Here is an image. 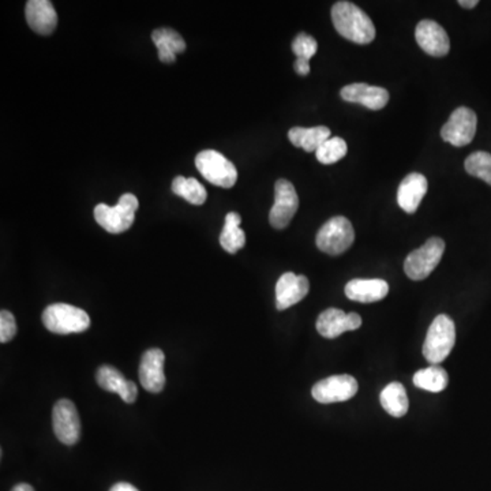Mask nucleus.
Instances as JSON below:
<instances>
[{"instance_id":"c85d7f7f","label":"nucleus","mask_w":491,"mask_h":491,"mask_svg":"<svg viewBox=\"0 0 491 491\" xmlns=\"http://www.w3.org/2000/svg\"><path fill=\"white\" fill-rule=\"evenodd\" d=\"M318 43L314 37L300 33L292 43V52L297 55V59L310 60L317 53Z\"/></svg>"},{"instance_id":"6ab92c4d","label":"nucleus","mask_w":491,"mask_h":491,"mask_svg":"<svg viewBox=\"0 0 491 491\" xmlns=\"http://www.w3.org/2000/svg\"><path fill=\"white\" fill-rule=\"evenodd\" d=\"M427 188H429V183H427L424 175L418 174V172L407 175L403 182L399 186V206H400L404 212L409 213V215L416 212L422 200L426 195Z\"/></svg>"},{"instance_id":"dca6fc26","label":"nucleus","mask_w":491,"mask_h":491,"mask_svg":"<svg viewBox=\"0 0 491 491\" xmlns=\"http://www.w3.org/2000/svg\"><path fill=\"white\" fill-rule=\"evenodd\" d=\"M96 381L104 391L118 393L124 403L133 404L139 398L136 384L126 380L123 374L112 366H101L96 373Z\"/></svg>"},{"instance_id":"7c9ffc66","label":"nucleus","mask_w":491,"mask_h":491,"mask_svg":"<svg viewBox=\"0 0 491 491\" xmlns=\"http://www.w3.org/2000/svg\"><path fill=\"white\" fill-rule=\"evenodd\" d=\"M295 71H297L299 75L305 77V75H309L310 73V60L305 59H297L295 62Z\"/></svg>"},{"instance_id":"4468645a","label":"nucleus","mask_w":491,"mask_h":491,"mask_svg":"<svg viewBox=\"0 0 491 491\" xmlns=\"http://www.w3.org/2000/svg\"><path fill=\"white\" fill-rule=\"evenodd\" d=\"M165 355L159 348L147 350L139 363V381L141 385L152 393H160L165 386Z\"/></svg>"},{"instance_id":"aec40b11","label":"nucleus","mask_w":491,"mask_h":491,"mask_svg":"<svg viewBox=\"0 0 491 491\" xmlns=\"http://www.w3.org/2000/svg\"><path fill=\"white\" fill-rule=\"evenodd\" d=\"M389 284L381 279H353L345 286L348 299L359 304H374L388 295Z\"/></svg>"},{"instance_id":"473e14b6","label":"nucleus","mask_w":491,"mask_h":491,"mask_svg":"<svg viewBox=\"0 0 491 491\" xmlns=\"http://www.w3.org/2000/svg\"><path fill=\"white\" fill-rule=\"evenodd\" d=\"M478 0H460L459 4L464 9H474L475 6H478Z\"/></svg>"},{"instance_id":"393cba45","label":"nucleus","mask_w":491,"mask_h":491,"mask_svg":"<svg viewBox=\"0 0 491 491\" xmlns=\"http://www.w3.org/2000/svg\"><path fill=\"white\" fill-rule=\"evenodd\" d=\"M449 383L447 373L439 365H432L430 368L419 370L414 376V385L424 391L440 393L444 391Z\"/></svg>"},{"instance_id":"bb28decb","label":"nucleus","mask_w":491,"mask_h":491,"mask_svg":"<svg viewBox=\"0 0 491 491\" xmlns=\"http://www.w3.org/2000/svg\"><path fill=\"white\" fill-rule=\"evenodd\" d=\"M348 154L347 142L340 137H330L320 149L315 152L317 160L322 164H335Z\"/></svg>"},{"instance_id":"2eb2a0df","label":"nucleus","mask_w":491,"mask_h":491,"mask_svg":"<svg viewBox=\"0 0 491 491\" xmlns=\"http://www.w3.org/2000/svg\"><path fill=\"white\" fill-rule=\"evenodd\" d=\"M310 282L306 276H297L292 272H287L280 277L276 284L277 310L289 309L299 304L309 294Z\"/></svg>"},{"instance_id":"2f4dec72","label":"nucleus","mask_w":491,"mask_h":491,"mask_svg":"<svg viewBox=\"0 0 491 491\" xmlns=\"http://www.w3.org/2000/svg\"><path fill=\"white\" fill-rule=\"evenodd\" d=\"M109 491H139V488L134 487L133 485H130V483L121 482L112 486L111 490Z\"/></svg>"},{"instance_id":"7ed1b4c3","label":"nucleus","mask_w":491,"mask_h":491,"mask_svg":"<svg viewBox=\"0 0 491 491\" xmlns=\"http://www.w3.org/2000/svg\"><path fill=\"white\" fill-rule=\"evenodd\" d=\"M139 202L136 195L126 193L119 198L118 205L108 206L99 203L94 208V218L107 233L122 234L133 226Z\"/></svg>"},{"instance_id":"f8f14e48","label":"nucleus","mask_w":491,"mask_h":491,"mask_svg":"<svg viewBox=\"0 0 491 491\" xmlns=\"http://www.w3.org/2000/svg\"><path fill=\"white\" fill-rule=\"evenodd\" d=\"M362 327V318L356 313H344L343 310L328 309L321 313L317 320V330L322 337L336 338L345 332Z\"/></svg>"},{"instance_id":"1a4fd4ad","label":"nucleus","mask_w":491,"mask_h":491,"mask_svg":"<svg viewBox=\"0 0 491 491\" xmlns=\"http://www.w3.org/2000/svg\"><path fill=\"white\" fill-rule=\"evenodd\" d=\"M299 208V197L289 180L279 179L274 185V203L269 213L271 226L276 230H284Z\"/></svg>"},{"instance_id":"b1692460","label":"nucleus","mask_w":491,"mask_h":491,"mask_svg":"<svg viewBox=\"0 0 491 491\" xmlns=\"http://www.w3.org/2000/svg\"><path fill=\"white\" fill-rule=\"evenodd\" d=\"M381 406L394 418H401L408 412V396L400 383H392L385 386L380 396Z\"/></svg>"},{"instance_id":"6e6552de","label":"nucleus","mask_w":491,"mask_h":491,"mask_svg":"<svg viewBox=\"0 0 491 491\" xmlns=\"http://www.w3.org/2000/svg\"><path fill=\"white\" fill-rule=\"evenodd\" d=\"M477 127V114L467 107H460L452 112L449 121L442 126L441 137L453 147H465L474 139Z\"/></svg>"},{"instance_id":"39448f33","label":"nucleus","mask_w":491,"mask_h":491,"mask_svg":"<svg viewBox=\"0 0 491 491\" xmlns=\"http://www.w3.org/2000/svg\"><path fill=\"white\" fill-rule=\"evenodd\" d=\"M355 231L352 224L344 216H336L328 220L318 231L315 243L321 251L329 256H340L352 246Z\"/></svg>"},{"instance_id":"ddd939ff","label":"nucleus","mask_w":491,"mask_h":491,"mask_svg":"<svg viewBox=\"0 0 491 491\" xmlns=\"http://www.w3.org/2000/svg\"><path fill=\"white\" fill-rule=\"evenodd\" d=\"M415 39L419 47L429 55L442 58L450 50V40L447 30L432 20H424L415 29Z\"/></svg>"},{"instance_id":"0eeeda50","label":"nucleus","mask_w":491,"mask_h":491,"mask_svg":"<svg viewBox=\"0 0 491 491\" xmlns=\"http://www.w3.org/2000/svg\"><path fill=\"white\" fill-rule=\"evenodd\" d=\"M445 253V242L441 238H430L424 246L408 254L404 261V272L415 281L427 279L441 262Z\"/></svg>"},{"instance_id":"4be33fe9","label":"nucleus","mask_w":491,"mask_h":491,"mask_svg":"<svg viewBox=\"0 0 491 491\" xmlns=\"http://www.w3.org/2000/svg\"><path fill=\"white\" fill-rule=\"evenodd\" d=\"M330 130L325 126L292 127L289 131V139L297 147H302L306 152H317L328 139H330Z\"/></svg>"},{"instance_id":"a211bd4d","label":"nucleus","mask_w":491,"mask_h":491,"mask_svg":"<svg viewBox=\"0 0 491 491\" xmlns=\"http://www.w3.org/2000/svg\"><path fill=\"white\" fill-rule=\"evenodd\" d=\"M25 17L33 32L48 36L56 29L58 14L48 0H29L25 7Z\"/></svg>"},{"instance_id":"72a5a7b5","label":"nucleus","mask_w":491,"mask_h":491,"mask_svg":"<svg viewBox=\"0 0 491 491\" xmlns=\"http://www.w3.org/2000/svg\"><path fill=\"white\" fill-rule=\"evenodd\" d=\"M12 491H35V488L28 485V483H20V485L15 486Z\"/></svg>"},{"instance_id":"a878e982","label":"nucleus","mask_w":491,"mask_h":491,"mask_svg":"<svg viewBox=\"0 0 491 491\" xmlns=\"http://www.w3.org/2000/svg\"><path fill=\"white\" fill-rule=\"evenodd\" d=\"M172 192L185 198L192 205H203L208 197L205 187L195 178H175L172 182Z\"/></svg>"},{"instance_id":"c756f323","label":"nucleus","mask_w":491,"mask_h":491,"mask_svg":"<svg viewBox=\"0 0 491 491\" xmlns=\"http://www.w3.org/2000/svg\"><path fill=\"white\" fill-rule=\"evenodd\" d=\"M17 335V322L14 315L7 310H2L0 313V343L6 344L12 342L14 336Z\"/></svg>"},{"instance_id":"5701e85b","label":"nucleus","mask_w":491,"mask_h":491,"mask_svg":"<svg viewBox=\"0 0 491 491\" xmlns=\"http://www.w3.org/2000/svg\"><path fill=\"white\" fill-rule=\"evenodd\" d=\"M241 223L242 218L236 212H230L226 216L220 244L226 253L236 254L246 244V234L242 230Z\"/></svg>"},{"instance_id":"f3484780","label":"nucleus","mask_w":491,"mask_h":491,"mask_svg":"<svg viewBox=\"0 0 491 491\" xmlns=\"http://www.w3.org/2000/svg\"><path fill=\"white\" fill-rule=\"evenodd\" d=\"M342 98L348 103L360 104L373 111H380L388 104L389 91L368 83H351L342 89Z\"/></svg>"},{"instance_id":"cd10ccee","label":"nucleus","mask_w":491,"mask_h":491,"mask_svg":"<svg viewBox=\"0 0 491 491\" xmlns=\"http://www.w3.org/2000/svg\"><path fill=\"white\" fill-rule=\"evenodd\" d=\"M465 171L479 178L491 186V154L487 152H475L465 159Z\"/></svg>"},{"instance_id":"423d86ee","label":"nucleus","mask_w":491,"mask_h":491,"mask_svg":"<svg viewBox=\"0 0 491 491\" xmlns=\"http://www.w3.org/2000/svg\"><path fill=\"white\" fill-rule=\"evenodd\" d=\"M195 167L208 182L218 187H234L238 180L235 165L218 150H202L195 157Z\"/></svg>"},{"instance_id":"412c9836","label":"nucleus","mask_w":491,"mask_h":491,"mask_svg":"<svg viewBox=\"0 0 491 491\" xmlns=\"http://www.w3.org/2000/svg\"><path fill=\"white\" fill-rule=\"evenodd\" d=\"M152 40L157 47V52L162 63H174L178 53H183L186 51V43L182 36L171 28H160L154 30Z\"/></svg>"},{"instance_id":"f257e3e1","label":"nucleus","mask_w":491,"mask_h":491,"mask_svg":"<svg viewBox=\"0 0 491 491\" xmlns=\"http://www.w3.org/2000/svg\"><path fill=\"white\" fill-rule=\"evenodd\" d=\"M332 21L338 35L356 44H370L376 39L370 17L351 2H337L332 7Z\"/></svg>"},{"instance_id":"20e7f679","label":"nucleus","mask_w":491,"mask_h":491,"mask_svg":"<svg viewBox=\"0 0 491 491\" xmlns=\"http://www.w3.org/2000/svg\"><path fill=\"white\" fill-rule=\"evenodd\" d=\"M43 324L56 335L83 333L91 327V318L85 310L67 304H55L43 313Z\"/></svg>"},{"instance_id":"f03ea898","label":"nucleus","mask_w":491,"mask_h":491,"mask_svg":"<svg viewBox=\"0 0 491 491\" xmlns=\"http://www.w3.org/2000/svg\"><path fill=\"white\" fill-rule=\"evenodd\" d=\"M456 344V327L452 318L445 314L437 315L427 330L424 344V355L427 362L440 365L452 352Z\"/></svg>"},{"instance_id":"9b49d317","label":"nucleus","mask_w":491,"mask_h":491,"mask_svg":"<svg viewBox=\"0 0 491 491\" xmlns=\"http://www.w3.org/2000/svg\"><path fill=\"white\" fill-rule=\"evenodd\" d=\"M358 393V383L351 376H332L315 384L312 389L313 398L321 404L348 401Z\"/></svg>"},{"instance_id":"9d476101","label":"nucleus","mask_w":491,"mask_h":491,"mask_svg":"<svg viewBox=\"0 0 491 491\" xmlns=\"http://www.w3.org/2000/svg\"><path fill=\"white\" fill-rule=\"evenodd\" d=\"M52 426L56 439L62 444L74 445L80 441L81 421L73 401L62 399L53 407Z\"/></svg>"}]
</instances>
